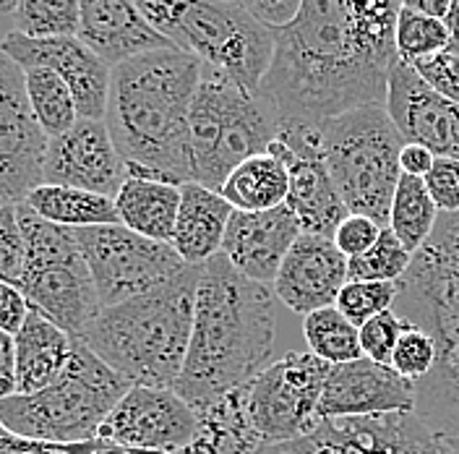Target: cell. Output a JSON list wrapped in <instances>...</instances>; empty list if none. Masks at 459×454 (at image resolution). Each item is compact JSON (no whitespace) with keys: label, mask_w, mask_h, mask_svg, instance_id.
<instances>
[{"label":"cell","mask_w":459,"mask_h":454,"mask_svg":"<svg viewBox=\"0 0 459 454\" xmlns=\"http://www.w3.org/2000/svg\"><path fill=\"white\" fill-rule=\"evenodd\" d=\"M397 13L347 0H306L298 19L277 31L261 82L282 126H318L329 118L386 105L400 63Z\"/></svg>","instance_id":"obj_1"},{"label":"cell","mask_w":459,"mask_h":454,"mask_svg":"<svg viewBox=\"0 0 459 454\" xmlns=\"http://www.w3.org/2000/svg\"><path fill=\"white\" fill-rule=\"evenodd\" d=\"M274 298L272 284L248 280L222 254L201 264L191 345L172 387L196 413L274 363Z\"/></svg>","instance_id":"obj_2"},{"label":"cell","mask_w":459,"mask_h":454,"mask_svg":"<svg viewBox=\"0 0 459 454\" xmlns=\"http://www.w3.org/2000/svg\"><path fill=\"white\" fill-rule=\"evenodd\" d=\"M204 63L162 48L113 65L105 126L128 175L191 183V108Z\"/></svg>","instance_id":"obj_3"},{"label":"cell","mask_w":459,"mask_h":454,"mask_svg":"<svg viewBox=\"0 0 459 454\" xmlns=\"http://www.w3.org/2000/svg\"><path fill=\"white\" fill-rule=\"evenodd\" d=\"M394 311L436 340L438 361L415 384V415L459 452V212L441 214L412 256Z\"/></svg>","instance_id":"obj_4"},{"label":"cell","mask_w":459,"mask_h":454,"mask_svg":"<svg viewBox=\"0 0 459 454\" xmlns=\"http://www.w3.org/2000/svg\"><path fill=\"white\" fill-rule=\"evenodd\" d=\"M199 277L191 264L170 283L102 309L82 342L134 387L172 389L191 345Z\"/></svg>","instance_id":"obj_5"},{"label":"cell","mask_w":459,"mask_h":454,"mask_svg":"<svg viewBox=\"0 0 459 454\" xmlns=\"http://www.w3.org/2000/svg\"><path fill=\"white\" fill-rule=\"evenodd\" d=\"M131 387L86 342L74 340L65 369L48 389L0 399V423L29 441H91Z\"/></svg>","instance_id":"obj_6"},{"label":"cell","mask_w":459,"mask_h":454,"mask_svg":"<svg viewBox=\"0 0 459 454\" xmlns=\"http://www.w3.org/2000/svg\"><path fill=\"white\" fill-rule=\"evenodd\" d=\"M282 120L258 89L204 65L191 108V180L222 191L230 172L269 152Z\"/></svg>","instance_id":"obj_7"},{"label":"cell","mask_w":459,"mask_h":454,"mask_svg":"<svg viewBox=\"0 0 459 454\" xmlns=\"http://www.w3.org/2000/svg\"><path fill=\"white\" fill-rule=\"evenodd\" d=\"M400 131L386 105H368L318 123V149L350 214L389 227L402 178Z\"/></svg>","instance_id":"obj_8"},{"label":"cell","mask_w":459,"mask_h":454,"mask_svg":"<svg viewBox=\"0 0 459 454\" xmlns=\"http://www.w3.org/2000/svg\"><path fill=\"white\" fill-rule=\"evenodd\" d=\"M16 217L27 240V269L19 287L29 306L56 321L74 340H84L102 303L76 230L42 220L27 201L16 204Z\"/></svg>","instance_id":"obj_9"},{"label":"cell","mask_w":459,"mask_h":454,"mask_svg":"<svg viewBox=\"0 0 459 454\" xmlns=\"http://www.w3.org/2000/svg\"><path fill=\"white\" fill-rule=\"evenodd\" d=\"M168 39L251 89L261 86L277 48V31L264 27L238 0H183Z\"/></svg>","instance_id":"obj_10"},{"label":"cell","mask_w":459,"mask_h":454,"mask_svg":"<svg viewBox=\"0 0 459 454\" xmlns=\"http://www.w3.org/2000/svg\"><path fill=\"white\" fill-rule=\"evenodd\" d=\"M332 366L314 353H287L240 387L243 413L264 447L298 441L324 423L321 395Z\"/></svg>","instance_id":"obj_11"},{"label":"cell","mask_w":459,"mask_h":454,"mask_svg":"<svg viewBox=\"0 0 459 454\" xmlns=\"http://www.w3.org/2000/svg\"><path fill=\"white\" fill-rule=\"evenodd\" d=\"M102 309L126 303L183 275L186 264L170 243L143 238L126 225L76 230Z\"/></svg>","instance_id":"obj_12"},{"label":"cell","mask_w":459,"mask_h":454,"mask_svg":"<svg viewBox=\"0 0 459 454\" xmlns=\"http://www.w3.org/2000/svg\"><path fill=\"white\" fill-rule=\"evenodd\" d=\"M50 136L29 105L24 68L0 48V201L22 204L42 186Z\"/></svg>","instance_id":"obj_13"},{"label":"cell","mask_w":459,"mask_h":454,"mask_svg":"<svg viewBox=\"0 0 459 454\" xmlns=\"http://www.w3.org/2000/svg\"><path fill=\"white\" fill-rule=\"evenodd\" d=\"M261 454H459L415 413L324 421L314 433Z\"/></svg>","instance_id":"obj_14"},{"label":"cell","mask_w":459,"mask_h":454,"mask_svg":"<svg viewBox=\"0 0 459 454\" xmlns=\"http://www.w3.org/2000/svg\"><path fill=\"white\" fill-rule=\"evenodd\" d=\"M269 152H274L287 165L290 191L285 204L295 214L303 235L332 240L350 212L321 157L318 126H282L280 139L269 146Z\"/></svg>","instance_id":"obj_15"},{"label":"cell","mask_w":459,"mask_h":454,"mask_svg":"<svg viewBox=\"0 0 459 454\" xmlns=\"http://www.w3.org/2000/svg\"><path fill=\"white\" fill-rule=\"evenodd\" d=\"M199 433V413L175 389L131 387L100 428V439L180 454Z\"/></svg>","instance_id":"obj_16"},{"label":"cell","mask_w":459,"mask_h":454,"mask_svg":"<svg viewBox=\"0 0 459 454\" xmlns=\"http://www.w3.org/2000/svg\"><path fill=\"white\" fill-rule=\"evenodd\" d=\"M0 48L22 68H50L71 86L79 118L105 120L113 65L89 50L79 37L31 39L19 31H8Z\"/></svg>","instance_id":"obj_17"},{"label":"cell","mask_w":459,"mask_h":454,"mask_svg":"<svg viewBox=\"0 0 459 454\" xmlns=\"http://www.w3.org/2000/svg\"><path fill=\"white\" fill-rule=\"evenodd\" d=\"M128 168L115 146L105 120H86L48 144L42 183L68 186L115 199Z\"/></svg>","instance_id":"obj_18"},{"label":"cell","mask_w":459,"mask_h":454,"mask_svg":"<svg viewBox=\"0 0 459 454\" xmlns=\"http://www.w3.org/2000/svg\"><path fill=\"white\" fill-rule=\"evenodd\" d=\"M386 110L402 142L420 144L436 157L459 160V102L430 89L404 60L389 76Z\"/></svg>","instance_id":"obj_19"},{"label":"cell","mask_w":459,"mask_h":454,"mask_svg":"<svg viewBox=\"0 0 459 454\" xmlns=\"http://www.w3.org/2000/svg\"><path fill=\"white\" fill-rule=\"evenodd\" d=\"M394 413H415V384L402 379L392 366L358 358L350 363L332 366L324 395L321 418H376Z\"/></svg>","instance_id":"obj_20"},{"label":"cell","mask_w":459,"mask_h":454,"mask_svg":"<svg viewBox=\"0 0 459 454\" xmlns=\"http://www.w3.org/2000/svg\"><path fill=\"white\" fill-rule=\"evenodd\" d=\"M350 280V258L329 238L300 235L285 256L277 280L274 295L287 309L300 316L334 306L340 290Z\"/></svg>","instance_id":"obj_21"},{"label":"cell","mask_w":459,"mask_h":454,"mask_svg":"<svg viewBox=\"0 0 459 454\" xmlns=\"http://www.w3.org/2000/svg\"><path fill=\"white\" fill-rule=\"evenodd\" d=\"M303 235L287 204L266 212H232L222 256L248 280L274 284L277 272Z\"/></svg>","instance_id":"obj_22"},{"label":"cell","mask_w":459,"mask_h":454,"mask_svg":"<svg viewBox=\"0 0 459 454\" xmlns=\"http://www.w3.org/2000/svg\"><path fill=\"white\" fill-rule=\"evenodd\" d=\"M79 13L82 24L76 37L110 65L172 48L157 29L149 27L134 0H79Z\"/></svg>","instance_id":"obj_23"},{"label":"cell","mask_w":459,"mask_h":454,"mask_svg":"<svg viewBox=\"0 0 459 454\" xmlns=\"http://www.w3.org/2000/svg\"><path fill=\"white\" fill-rule=\"evenodd\" d=\"M232 204L220 191H212L201 183L180 186V209L172 232L170 246L186 264L201 266L222 254Z\"/></svg>","instance_id":"obj_24"},{"label":"cell","mask_w":459,"mask_h":454,"mask_svg":"<svg viewBox=\"0 0 459 454\" xmlns=\"http://www.w3.org/2000/svg\"><path fill=\"white\" fill-rule=\"evenodd\" d=\"M16 340V395H37L63 373L74 337L65 335L45 313L29 311L27 321L13 335Z\"/></svg>","instance_id":"obj_25"},{"label":"cell","mask_w":459,"mask_h":454,"mask_svg":"<svg viewBox=\"0 0 459 454\" xmlns=\"http://www.w3.org/2000/svg\"><path fill=\"white\" fill-rule=\"evenodd\" d=\"M115 209L120 225L143 238L170 243L180 209V186L128 175L115 196Z\"/></svg>","instance_id":"obj_26"},{"label":"cell","mask_w":459,"mask_h":454,"mask_svg":"<svg viewBox=\"0 0 459 454\" xmlns=\"http://www.w3.org/2000/svg\"><path fill=\"white\" fill-rule=\"evenodd\" d=\"M287 165L274 152H264L230 172L220 194L232 204L235 212H266L282 206L287 201Z\"/></svg>","instance_id":"obj_27"},{"label":"cell","mask_w":459,"mask_h":454,"mask_svg":"<svg viewBox=\"0 0 459 454\" xmlns=\"http://www.w3.org/2000/svg\"><path fill=\"white\" fill-rule=\"evenodd\" d=\"M29 209L39 214L48 223L82 230V227L117 225V209L115 199L91 194L82 188H68V186H50L42 183L29 194Z\"/></svg>","instance_id":"obj_28"},{"label":"cell","mask_w":459,"mask_h":454,"mask_svg":"<svg viewBox=\"0 0 459 454\" xmlns=\"http://www.w3.org/2000/svg\"><path fill=\"white\" fill-rule=\"evenodd\" d=\"M438 220H441V209L429 194L426 180L402 172L394 199H392V209H389V230L400 238L402 246L415 256L429 243Z\"/></svg>","instance_id":"obj_29"},{"label":"cell","mask_w":459,"mask_h":454,"mask_svg":"<svg viewBox=\"0 0 459 454\" xmlns=\"http://www.w3.org/2000/svg\"><path fill=\"white\" fill-rule=\"evenodd\" d=\"M24 76H27L29 105L42 131L50 139L71 131L79 123V108L71 94V86L50 68H24Z\"/></svg>","instance_id":"obj_30"},{"label":"cell","mask_w":459,"mask_h":454,"mask_svg":"<svg viewBox=\"0 0 459 454\" xmlns=\"http://www.w3.org/2000/svg\"><path fill=\"white\" fill-rule=\"evenodd\" d=\"M303 337L308 342V353L318 355L329 366L363 358L360 329L337 306H326L303 316Z\"/></svg>","instance_id":"obj_31"},{"label":"cell","mask_w":459,"mask_h":454,"mask_svg":"<svg viewBox=\"0 0 459 454\" xmlns=\"http://www.w3.org/2000/svg\"><path fill=\"white\" fill-rule=\"evenodd\" d=\"M11 16L13 31L31 39L76 37L82 13L79 0H0Z\"/></svg>","instance_id":"obj_32"},{"label":"cell","mask_w":459,"mask_h":454,"mask_svg":"<svg viewBox=\"0 0 459 454\" xmlns=\"http://www.w3.org/2000/svg\"><path fill=\"white\" fill-rule=\"evenodd\" d=\"M412 264V254L400 243V238L384 227L381 238L363 256L350 258V280H376L400 283Z\"/></svg>","instance_id":"obj_33"},{"label":"cell","mask_w":459,"mask_h":454,"mask_svg":"<svg viewBox=\"0 0 459 454\" xmlns=\"http://www.w3.org/2000/svg\"><path fill=\"white\" fill-rule=\"evenodd\" d=\"M397 53L404 63H415L420 57L441 53L452 42V31L441 19H430L423 13L400 8L397 16Z\"/></svg>","instance_id":"obj_34"},{"label":"cell","mask_w":459,"mask_h":454,"mask_svg":"<svg viewBox=\"0 0 459 454\" xmlns=\"http://www.w3.org/2000/svg\"><path fill=\"white\" fill-rule=\"evenodd\" d=\"M397 298H400V283L347 280V284L340 290V298H337L334 306L360 329L373 316L392 311Z\"/></svg>","instance_id":"obj_35"},{"label":"cell","mask_w":459,"mask_h":454,"mask_svg":"<svg viewBox=\"0 0 459 454\" xmlns=\"http://www.w3.org/2000/svg\"><path fill=\"white\" fill-rule=\"evenodd\" d=\"M438 361V347L436 340L430 337L426 329L415 327L407 321L404 332H402L400 342L394 347V355H392V369L400 373L402 379L418 384L429 376L433 366Z\"/></svg>","instance_id":"obj_36"},{"label":"cell","mask_w":459,"mask_h":454,"mask_svg":"<svg viewBox=\"0 0 459 454\" xmlns=\"http://www.w3.org/2000/svg\"><path fill=\"white\" fill-rule=\"evenodd\" d=\"M404 327H407V321L394 309L368 319L360 327L363 358H368L373 363H381V366H389L392 363V355H394V347H397L402 332H404Z\"/></svg>","instance_id":"obj_37"},{"label":"cell","mask_w":459,"mask_h":454,"mask_svg":"<svg viewBox=\"0 0 459 454\" xmlns=\"http://www.w3.org/2000/svg\"><path fill=\"white\" fill-rule=\"evenodd\" d=\"M27 269V240L19 227L16 204H3L0 212V280L22 284Z\"/></svg>","instance_id":"obj_38"},{"label":"cell","mask_w":459,"mask_h":454,"mask_svg":"<svg viewBox=\"0 0 459 454\" xmlns=\"http://www.w3.org/2000/svg\"><path fill=\"white\" fill-rule=\"evenodd\" d=\"M410 65L420 74V79L430 89L459 102V39H452L446 50L420 57Z\"/></svg>","instance_id":"obj_39"},{"label":"cell","mask_w":459,"mask_h":454,"mask_svg":"<svg viewBox=\"0 0 459 454\" xmlns=\"http://www.w3.org/2000/svg\"><path fill=\"white\" fill-rule=\"evenodd\" d=\"M429 186V194L441 209V214H457L459 212V160L452 157H436L433 168L423 178Z\"/></svg>","instance_id":"obj_40"},{"label":"cell","mask_w":459,"mask_h":454,"mask_svg":"<svg viewBox=\"0 0 459 454\" xmlns=\"http://www.w3.org/2000/svg\"><path fill=\"white\" fill-rule=\"evenodd\" d=\"M381 230L384 227L371 217H366V214H347L337 227L332 240L347 258H355V256L366 254L373 243L381 238Z\"/></svg>","instance_id":"obj_41"},{"label":"cell","mask_w":459,"mask_h":454,"mask_svg":"<svg viewBox=\"0 0 459 454\" xmlns=\"http://www.w3.org/2000/svg\"><path fill=\"white\" fill-rule=\"evenodd\" d=\"M238 3L254 19H258L264 27L280 31V29L290 27L298 19V13H300L306 0H238Z\"/></svg>","instance_id":"obj_42"},{"label":"cell","mask_w":459,"mask_h":454,"mask_svg":"<svg viewBox=\"0 0 459 454\" xmlns=\"http://www.w3.org/2000/svg\"><path fill=\"white\" fill-rule=\"evenodd\" d=\"M29 311L31 306H29L27 295L22 292V287L0 280V329L8 335H16L22 324L27 321Z\"/></svg>","instance_id":"obj_43"},{"label":"cell","mask_w":459,"mask_h":454,"mask_svg":"<svg viewBox=\"0 0 459 454\" xmlns=\"http://www.w3.org/2000/svg\"><path fill=\"white\" fill-rule=\"evenodd\" d=\"M16 392V340L0 329V399L13 397Z\"/></svg>","instance_id":"obj_44"},{"label":"cell","mask_w":459,"mask_h":454,"mask_svg":"<svg viewBox=\"0 0 459 454\" xmlns=\"http://www.w3.org/2000/svg\"><path fill=\"white\" fill-rule=\"evenodd\" d=\"M436 162V154L429 152L420 144H404L400 154V168L404 175H415V178H426L429 170Z\"/></svg>","instance_id":"obj_45"},{"label":"cell","mask_w":459,"mask_h":454,"mask_svg":"<svg viewBox=\"0 0 459 454\" xmlns=\"http://www.w3.org/2000/svg\"><path fill=\"white\" fill-rule=\"evenodd\" d=\"M449 5H452V0H400V8L423 13V16H430V19H441V22L446 19Z\"/></svg>","instance_id":"obj_46"},{"label":"cell","mask_w":459,"mask_h":454,"mask_svg":"<svg viewBox=\"0 0 459 454\" xmlns=\"http://www.w3.org/2000/svg\"><path fill=\"white\" fill-rule=\"evenodd\" d=\"M91 454H160V452H152V450H139V447H126V444H117V441L100 439Z\"/></svg>","instance_id":"obj_47"},{"label":"cell","mask_w":459,"mask_h":454,"mask_svg":"<svg viewBox=\"0 0 459 454\" xmlns=\"http://www.w3.org/2000/svg\"><path fill=\"white\" fill-rule=\"evenodd\" d=\"M19 436H13V433H8L3 423H0V454H16L19 450Z\"/></svg>","instance_id":"obj_48"},{"label":"cell","mask_w":459,"mask_h":454,"mask_svg":"<svg viewBox=\"0 0 459 454\" xmlns=\"http://www.w3.org/2000/svg\"><path fill=\"white\" fill-rule=\"evenodd\" d=\"M444 24H446L449 31H452V39H459V0H452L449 13H446V19H444Z\"/></svg>","instance_id":"obj_49"},{"label":"cell","mask_w":459,"mask_h":454,"mask_svg":"<svg viewBox=\"0 0 459 454\" xmlns=\"http://www.w3.org/2000/svg\"><path fill=\"white\" fill-rule=\"evenodd\" d=\"M347 3H363V5H392L400 0H347Z\"/></svg>","instance_id":"obj_50"},{"label":"cell","mask_w":459,"mask_h":454,"mask_svg":"<svg viewBox=\"0 0 459 454\" xmlns=\"http://www.w3.org/2000/svg\"><path fill=\"white\" fill-rule=\"evenodd\" d=\"M0 212H3V201H0Z\"/></svg>","instance_id":"obj_51"}]
</instances>
